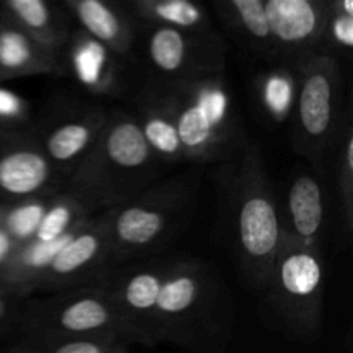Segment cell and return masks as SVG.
Wrapping results in <instances>:
<instances>
[{
    "label": "cell",
    "mask_w": 353,
    "mask_h": 353,
    "mask_svg": "<svg viewBox=\"0 0 353 353\" xmlns=\"http://www.w3.org/2000/svg\"><path fill=\"white\" fill-rule=\"evenodd\" d=\"M296 72L292 143L299 155L317 162L340 130L341 74L334 55L312 52L292 59Z\"/></svg>",
    "instance_id": "cell-7"
},
{
    "label": "cell",
    "mask_w": 353,
    "mask_h": 353,
    "mask_svg": "<svg viewBox=\"0 0 353 353\" xmlns=\"http://www.w3.org/2000/svg\"><path fill=\"white\" fill-rule=\"evenodd\" d=\"M123 345L112 338H38L17 340L6 353H116Z\"/></svg>",
    "instance_id": "cell-27"
},
{
    "label": "cell",
    "mask_w": 353,
    "mask_h": 353,
    "mask_svg": "<svg viewBox=\"0 0 353 353\" xmlns=\"http://www.w3.org/2000/svg\"><path fill=\"white\" fill-rule=\"evenodd\" d=\"M216 9L245 41L257 50L274 54L265 16V0H226L217 2Z\"/></svg>",
    "instance_id": "cell-23"
},
{
    "label": "cell",
    "mask_w": 353,
    "mask_h": 353,
    "mask_svg": "<svg viewBox=\"0 0 353 353\" xmlns=\"http://www.w3.org/2000/svg\"><path fill=\"white\" fill-rule=\"evenodd\" d=\"M88 217L90 214L76 200L64 195L62 192L55 193L50 196V202H48L43 217L34 231L33 240L43 241V243L61 240L72 233Z\"/></svg>",
    "instance_id": "cell-25"
},
{
    "label": "cell",
    "mask_w": 353,
    "mask_h": 353,
    "mask_svg": "<svg viewBox=\"0 0 353 353\" xmlns=\"http://www.w3.org/2000/svg\"><path fill=\"white\" fill-rule=\"evenodd\" d=\"M336 52L348 54L353 47L352 0H327V23L323 43Z\"/></svg>",
    "instance_id": "cell-29"
},
{
    "label": "cell",
    "mask_w": 353,
    "mask_h": 353,
    "mask_svg": "<svg viewBox=\"0 0 353 353\" xmlns=\"http://www.w3.org/2000/svg\"><path fill=\"white\" fill-rule=\"evenodd\" d=\"M74 231L61 240L50 241V243L30 240L14 248L7 255L6 261L0 264V288H6L28 299L31 293H34V288L52 259L68 243Z\"/></svg>",
    "instance_id": "cell-21"
},
{
    "label": "cell",
    "mask_w": 353,
    "mask_h": 353,
    "mask_svg": "<svg viewBox=\"0 0 353 353\" xmlns=\"http://www.w3.org/2000/svg\"><path fill=\"white\" fill-rule=\"evenodd\" d=\"M257 99L262 109L276 123L288 119L296 99V72L293 62L271 69L259 78Z\"/></svg>",
    "instance_id": "cell-24"
},
{
    "label": "cell",
    "mask_w": 353,
    "mask_h": 353,
    "mask_svg": "<svg viewBox=\"0 0 353 353\" xmlns=\"http://www.w3.org/2000/svg\"><path fill=\"white\" fill-rule=\"evenodd\" d=\"M107 117L109 110L102 107H78L59 114L37 134L43 154L65 181L99 140Z\"/></svg>",
    "instance_id": "cell-13"
},
{
    "label": "cell",
    "mask_w": 353,
    "mask_h": 353,
    "mask_svg": "<svg viewBox=\"0 0 353 353\" xmlns=\"http://www.w3.org/2000/svg\"><path fill=\"white\" fill-rule=\"evenodd\" d=\"M228 179L234 252L252 285L265 290L285 243V226L257 145L247 143Z\"/></svg>",
    "instance_id": "cell-2"
},
{
    "label": "cell",
    "mask_w": 353,
    "mask_h": 353,
    "mask_svg": "<svg viewBox=\"0 0 353 353\" xmlns=\"http://www.w3.org/2000/svg\"><path fill=\"white\" fill-rule=\"evenodd\" d=\"M145 141L159 161H185L179 145L178 131L172 119L171 105L161 81L145 86L137 97V112L133 114Z\"/></svg>",
    "instance_id": "cell-19"
},
{
    "label": "cell",
    "mask_w": 353,
    "mask_h": 353,
    "mask_svg": "<svg viewBox=\"0 0 353 353\" xmlns=\"http://www.w3.org/2000/svg\"><path fill=\"white\" fill-rule=\"evenodd\" d=\"M19 340L38 338H112L131 341L130 331L102 285L57 292L26 300L14 324Z\"/></svg>",
    "instance_id": "cell-5"
},
{
    "label": "cell",
    "mask_w": 353,
    "mask_h": 353,
    "mask_svg": "<svg viewBox=\"0 0 353 353\" xmlns=\"http://www.w3.org/2000/svg\"><path fill=\"white\" fill-rule=\"evenodd\" d=\"M123 9L140 24L174 28L196 37H219L214 31L205 9L190 0H130Z\"/></svg>",
    "instance_id": "cell-22"
},
{
    "label": "cell",
    "mask_w": 353,
    "mask_h": 353,
    "mask_svg": "<svg viewBox=\"0 0 353 353\" xmlns=\"http://www.w3.org/2000/svg\"><path fill=\"white\" fill-rule=\"evenodd\" d=\"M230 303L200 262H168L155 309V343L216 353L226 343Z\"/></svg>",
    "instance_id": "cell-3"
},
{
    "label": "cell",
    "mask_w": 353,
    "mask_h": 353,
    "mask_svg": "<svg viewBox=\"0 0 353 353\" xmlns=\"http://www.w3.org/2000/svg\"><path fill=\"white\" fill-rule=\"evenodd\" d=\"M62 6L78 21L83 33L109 48L117 57L131 54L134 30L123 6L107 0H62Z\"/></svg>",
    "instance_id": "cell-17"
},
{
    "label": "cell",
    "mask_w": 353,
    "mask_h": 353,
    "mask_svg": "<svg viewBox=\"0 0 353 353\" xmlns=\"http://www.w3.org/2000/svg\"><path fill=\"white\" fill-rule=\"evenodd\" d=\"M62 71V57L41 48L0 9V81Z\"/></svg>",
    "instance_id": "cell-18"
},
{
    "label": "cell",
    "mask_w": 353,
    "mask_h": 353,
    "mask_svg": "<svg viewBox=\"0 0 353 353\" xmlns=\"http://www.w3.org/2000/svg\"><path fill=\"white\" fill-rule=\"evenodd\" d=\"M274 54L292 59L319 52L327 23V0H265Z\"/></svg>",
    "instance_id": "cell-14"
},
{
    "label": "cell",
    "mask_w": 353,
    "mask_h": 353,
    "mask_svg": "<svg viewBox=\"0 0 353 353\" xmlns=\"http://www.w3.org/2000/svg\"><path fill=\"white\" fill-rule=\"evenodd\" d=\"M324 261L319 247L285 238L268 286L269 302L288 330L316 338L323 324Z\"/></svg>",
    "instance_id": "cell-8"
},
{
    "label": "cell",
    "mask_w": 353,
    "mask_h": 353,
    "mask_svg": "<svg viewBox=\"0 0 353 353\" xmlns=\"http://www.w3.org/2000/svg\"><path fill=\"white\" fill-rule=\"evenodd\" d=\"M193 196L195 192L186 179L168 181L107 210L110 268L161 247L188 219Z\"/></svg>",
    "instance_id": "cell-6"
},
{
    "label": "cell",
    "mask_w": 353,
    "mask_h": 353,
    "mask_svg": "<svg viewBox=\"0 0 353 353\" xmlns=\"http://www.w3.org/2000/svg\"><path fill=\"white\" fill-rule=\"evenodd\" d=\"M107 210L83 221L68 243L55 254L34 292H65L99 285L110 271Z\"/></svg>",
    "instance_id": "cell-10"
},
{
    "label": "cell",
    "mask_w": 353,
    "mask_h": 353,
    "mask_svg": "<svg viewBox=\"0 0 353 353\" xmlns=\"http://www.w3.org/2000/svg\"><path fill=\"white\" fill-rule=\"evenodd\" d=\"M65 178L28 130L0 131V207L62 192Z\"/></svg>",
    "instance_id": "cell-9"
},
{
    "label": "cell",
    "mask_w": 353,
    "mask_h": 353,
    "mask_svg": "<svg viewBox=\"0 0 353 353\" xmlns=\"http://www.w3.org/2000/svg\"><path fill=\"white\" fill-rule=\"evenodd\" d=\"M165 271L168 262L112 268L100 281L126 324L131 341L155 345V309Z\"/></svg>",
    "instance_id": "cell-12"
},
{
    "label": "cell",
    "mask_w": 353,
    "mask_h": 353,
    "mask_svg": "<svg viewBox=\"0 0 353 353\" xmlns=\"http://www.w3.org/2000/svg\"><path fill=\"white\" fill-rule=\"evenodd\" d=\"M148 64L164 76L162 81H186L221 74L226 45L219 37L205 38L168 26L141 24Z\"/></svg>",
    "instance_id": "cell-11"
},
{
    "label": "cell",
    "mask_w": 353,
    "mask_h": 353,
    "mask_svg": "<svg viewBox=\"0 0 353 353\" xmlns=\"http://www.w3.org/2000/svg\"><path fill=\"white\" fill-rule=\"evenodd\" d=\"M50 196H40V199H31L26 202L14 203V205L3 207L2 217H0V231L6 234L7 240L12 245L26 243L33 240L34 231L43 217Z\"/></svg>",
    "instance_id": "cell-26"
},
{
    "label": "cell",
    "mask_w": 353,
    "mask_h": 353,
    "mask_svg": "<svg viewBox=\"0 0 353 353\" xmlns=\"http://www.w3.org/2000/svg\"><path fill=\"white\" fill-rule=\"evenodd\" d=\"M76 81L95 95H119L123 90L119 57L81 30L72 31L62 54Z\"/></svg>",
    "instance_id": "cell-16"
},
{
    "label": "cell",
    "mask_w": 353,
    "mask_h": 353,
    "mask_svg": "<svg viewBox=\"0 0 353 353\" xmlns=\"http://www.w3.org/2000/svg\"><path fill=\"white\" fill-rule=\"evenodd\" d=\"M30 109L23 97L0 86V131L26 130Z\"/></svg>",
    "instance_id": "cell-30"
},
{
    "label": "cell",
    "mask_w": 353,
    "mask_h": 353,
    "mask_svg": "<svg viewBox=\"0 0 353 353\" xmlns=\"http://www.w3.org/2000/svg\"><path fill=\"white\" fill-rule=\"evenodd\" d=\"M285 238L310 247H319L326 224V193L319 178L310 172L293 176L281 207Z\"/></svg>",
    "instance_id": "cell-15"
},
{
    "label": "cell",
    "mask_w": 353,
    "mask_h": 353,
    "mask_svg": "<svg viewBox=\"0 0 353 353\" xmlns=\"http://www.w3.org/2000/svg\"><path fill=\"white\" fill-rule=\"evenodd\" d=\"M0 9L41 48L62 57L71 38L68 16L47 0H6Z\"/></svg>",
    "instance_id": "cell-20"
},
{
    "label": "cell",
    "mask_w": 353,
    "mask_h": 353,
    "mask_svg": "<svg viewBox=\"0 0 353 353\" xmlns=\"http://www.w3.org/2000/svg\"><path fill=\"white\" fill-rule=\"evenodd\" d=\"M345 131L340 134V154H338V190L343 226L347 234L353 228V130L350 116L345 119Z\"/></svg>",
    "instance_id": "cell-28"
},
{
    "label": "cell",
    "mask_w": 353,
    "mask_h": 353,
    "mask_svg": "<svg viewBox=\"0 0 353 353\" xmlns=\"http://www.w3.org/2000/svg\"><path fill=\"white\" fill-rule=\"evenodd\" d=\"M161 83L185 161H234L241 154L247 141L223 72Z\"/></svg>",
    "instance_id": "cell-4"
},
{
    "label": "cell",
    "mask_w": 353,
    "mask_h": 353,
    "mask_svg": "<svg viewBox=\"0 0 353 353\" xmlns=\"http://www.w3.org/2000/svg\"><path fill=\"white\" fill-rule=\"evenodd\" d=\"M157 162L133 114L109 110L99 140L71 172L62 193L90 216L116 209L150 188Z\"/></svg>",
    "instance_id": "cell-1"
},
{
    "label": "cell",
    "mask_w": 353,
    "mask_h": 353,
    "mask_svg": "<svg viewBox=\"0 0 353 353\" xmlns=\"http://www.w3.org/2000/svg\"><path fill=\"white\" fill-rule=\"evenodd\" d=\"M26 300V296H21L17 293L9 292V290L0 288V331L9 330L10 326L16 324Z\"/></svg>",
    "instance_id": "cell-31"
}]
</instances>
